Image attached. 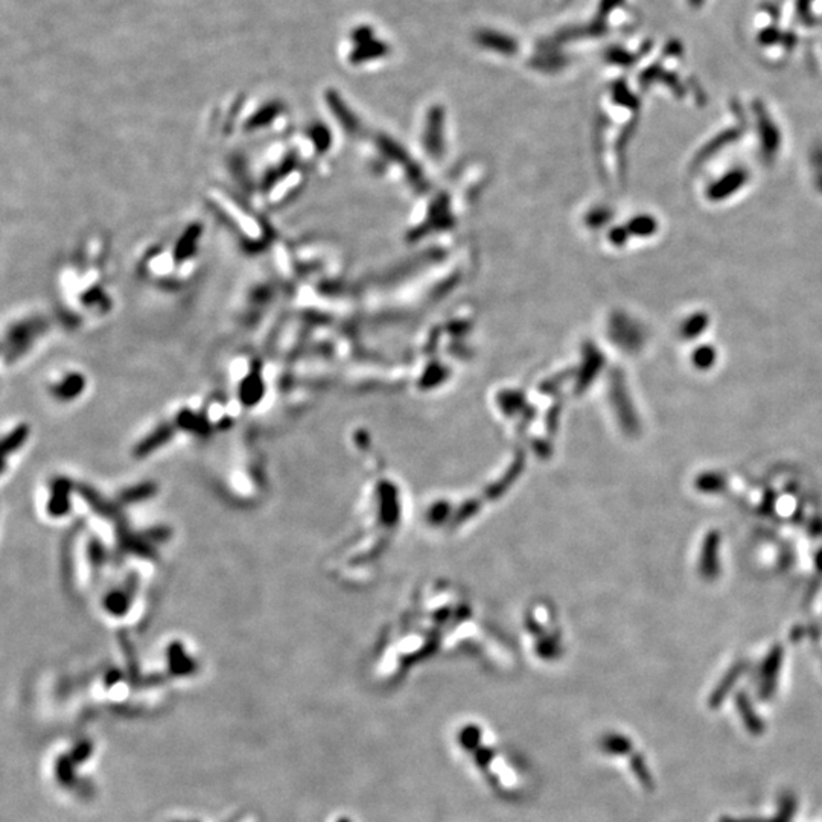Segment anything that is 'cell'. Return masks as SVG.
<instances>
[{
  "instance_id": "obj_1",
  "label": "cell",
  "mask_w": 822,
  "mask_h": 822,
  "mask_svg": "<svg viewBox=\"0 0 822 822\" xmlns=\"http://www.w3.org/2000/svg\"><path fill=\"white\" fill-rule=\"evenodd\" d=\"M482 43H484L486 46H491V48H492V46H493V48H500L502 51L504 49V44L509 46V48H510V43H514V42H511L510 38H506V37L498 35V34L486 33V34L482 35Z\"/></svg>"
}]
</instances>
